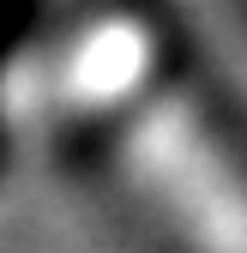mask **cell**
Instances as JSON below:
<instances>
[{
  "label": "cell",
  "mask_w": 247,
  "mask_h": 253,
  "mask_svg": "<svg viewBox=\"0 0 247 253\" xmlns=\"http://www.w3.org/2000/svg\"><path fill=\"white\" fill-rule=\"evenodd\" d=\"M157 60H163V37L151 18L103 12L48 54V109L60 115V126L67 115L73 121L127 115L157 84Z\"/></svg>",
  "instance_id": "1"
}]
</instances>
